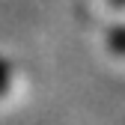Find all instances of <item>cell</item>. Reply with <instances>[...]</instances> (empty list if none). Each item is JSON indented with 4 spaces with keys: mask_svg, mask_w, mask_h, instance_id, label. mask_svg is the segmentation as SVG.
<instances>
[{
    "mask_svg": "<svg viewBox=\"0 0 125 125\" xmlns=\"http://www.w3.org/2000/svg\"><path fill=\"white\" fill-rule=\"evenodd\" d=\"M110 48L116 54H125V27H116L110 33Z\"/></svg>",
    "mask_w": 125,
    "mask_h": 125,
    "instance_id": "6da1fadb",
    "label": "cell"
},
{
    "mask_svg": "<svg viewBox=\"0 0 125 125\" xmlns=\"http://www.w3.org/2000/svg\"><path fill=\"white\" fill-rule=\"evenodd\" d=\"M9 81H12V69H9V62L0 60V95L9 89Z\"/></svg>",
    "mask_w": 125,
    "mask_h": 125,
    "instance_id": "7a4b0ae2",
    "label": "cell"
},
{
    "mask_svg": "<svg viewBox=\"0 0 125 125\" xmlns=\"http://www.w3.org/2000/svg\"><path fill=\"white\" fill-rule=\"evenodd\" d=\"M113 3H116V6H125V0H113Z\"/></svg>",
    "mask_w": 125,
    "mask_h": 125,
    "instance_id": "3957f363",
    "label": "cell"
}]
</instances>
